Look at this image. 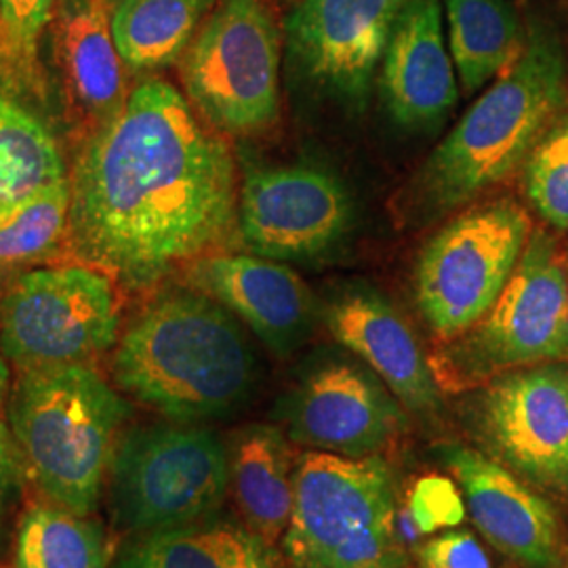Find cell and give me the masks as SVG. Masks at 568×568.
<instances>
[{"instance_id":"cell-18","label":"cell","mask_w":568,"mask_h":568,"mask_svg":"<svg viewBox=\"0 0 568 568\" xmlns=\"http://www.w3.org/2000/svg\"><path fill=\"white\" fill-rule=\"evenodd\" d=\"M331 335L368 366L410 410L429 413L440 389L429 358L403 314L365 284L339 288L325 307Z\"/></svg>"},{"instance_id":"cell-13","label":"cell","mask_w":568,"mask_h":568,"mask_svg":"<svg viewBox=\"0 0 568 568\" xmlns=\"http://www.w3.org/2000/svg\"><path fill=\"white\" fill-rule=\"evenodd\" d=\"M352 194L318 164L246 169L239 192V239L253 255L310 262L337 251L354 227Z\"/></svg>"},{"instance_id":"cell-32","label":"cell","mask_w":568,"mask_h":568,"mask_svg":"<svg viewBox=\"0 0 568 568\" xmlns=\"http://www.w3.org/2000/svg\"><path fill=\"white\" fill-rule=\"evenodd\" d=\"M11 398V368H9V361L0 349V410L9 403Z\"/></svg>"},{"instance_id":"cell-1","label":"cell","mask_w":568,"mask_h":568,"mask_svg":"<svg viewBox=\"0 0 568 568\" xmlns=\"http://www.w3.org/2000/svg\"><path fill=\"white\" fill-rule=\"evenodd\" d=\"M74 255L142 291L211 255L239 220L236 161L171 82H138L70 173Z\"/></svg>"},{"instance_id":"cell-33","label":"cell","mask_w":568,"mask_h":568,"mask_svg":"<svg viewBox=\"0 0 568 568\" xmlns=\"http://www.w3.org/2000/svg\"><path fill=\"white\" fill-rule=\"evenodd\" d=\"M13 490V487H7V485H0V525H2V509H4V501L9 497V493Z\"/></svg>"},{"instance_id":"cell-5","label":"cell","mask_w":568,"mask_h":568,"mask_svg":"<svg viewBox=\"0 0 568 568\" xmlns=\"http://www.w3.org/2000/svg\"><path fill=\"white\" fill-rule=\"evenodd\" d=\"M396 488L382 457L304 453L284 549L293 568H406Z\"/></svg>"},{"instance_id":"cell-28","label":"cell","mask_w":568,"mask_h":568,"mask_svg":"<svg viewBox=\"0 0 568 568\" xmlns=\"http://www.w3.org/2000/svg\"><path fill=\"white\" fill-rule=\"evenodd\" d=\"M60 0H0V60L28 91H39V51Z\"/></svg>"},{"instance_id":"cell-2","label":"cell","mask_w":568,"mask_h":568,"mask_svg":"<svg viewBox=\"0 0 568 568\" xmlns=\"http://www.w3.org/2000/svg\"><path fill=\"white\" fill-rule=\"evenodd\" d=\"M567 102L562 39L549 21L532 18L516 61L474 102L406 185V220L413 224L445 220L506 182Z\"/></svg>"},{"instance_id":"cell-17","label":"cell","mask_w":568,"mask_h":568,"mask_svg":"<svg viewBox=\"0 0 568 568\" xmlns=\"http://www.w3.org/2000/svg\"><path fill=\"white\" fill-rule=\"evenodd\" d=\"M443 457L462 487L474 525L495 548L523 567H556L558 516L539 493L478 450L450 445L443 448Z\"/></svg>"},{"instance_id":"cell-21","label":"cell","mask_w":568,"mask_h":568,"mask_svg":"<svg viewBox=\"0 0 568 568\" xmlns=\"http://www.w3.org/2000/svg\"><path fill=\"white\" fill-rule=\"evenodd\" d=\"M227 466L246 527L274 546L291 523L295 497V467L283 432L265 424L243 427L227 447Z\"/></svg>"},{"instance_id":"cell-8","label":"cell","mask_w":568,"mask_h":568,"mask_svg":"<svg viewBox=\"0 0 568 568\" xmlns=\"http://www.w3.org/2000/svg\"><path fill=\"white\" fill-rule=\"evenodd\" d=\"M230 488L227 447L194 424L126 432L108 474L114 525L133 535L183 527L217 514Z\"/></svg>"},{"instance_id":"cell-22","label":"cell","mask_w":568,"mask_h":568,"mask_svg":"<svg viewBox=\"0 0 568 568\" xmlns=\"http://www.w3.org/2000/svg\"><path fill=\"white\" fill-rule=\"evenodd\" d=\"M20 91L28 89L0 60V206L68 180L53 129Z\"/></svg>"},{"instance_id":"cell-27","label":"cell","mask_w":568,"mask_h":568,"mask_svg":"<svg viewBox=\"0 0 568 568\" xmlns=\"http://www.w3.org/2000/svg\"><path fill=\"white\" fill-rule=\"evenodd\" d=\"M520 169L535 213L551 227L568 230V114L549 124Z\"/></svg>"},{"instance_id":"cell-24","label":"cell","mask_w":568,"mask_h":568,"mask_svg":"<svg viewBox=\"0 0 568 568\" xmlns=\"http://www.w3.org/2000/svg\"><path fill=\"white\" fill-rule=\"evenodd\" d=\"M215 0H110V23L122 65L154 74L182 60Z\"/></svg>"},{"instance_id":"cell-31","label":"cell","mask_w":568,"mask_h":568,"mask_svg":"<svg viewBox=\"0 0 568 568\" xmlns=\"http://www.w3.org/2000/svg\"><path fill=\"white\" fill-rule=\"evenodd\" d=\"M21 466L23 462L16 438L11 429L0 422V485L16 487Z\"/></svg>"},{"instance_id":"cell-11","label":"cell","mask_w":568,"mask_h":568,"mask_svg":"<svg viewBox=\"0 0 568 568\" xmlns=\"http://www.w3.org/2000/svg\"><path fill=\"white\" fill-rule=\"evenodd\" d=\"M410 0H295L283 23L286 68L307 89L363 114L394 26Z\"/></svg>"},{"instance_id":"cell-20","label":"cell","mask_w":568,"mask_h":568,"mask_svg":"<svg viewBox=\"0 0 568 568\" xmlns=\"http://www.w3.org/2000/svg\"><path fill=\"white\" fill-rule=\"evenodd\" d=\"M112 568H286L283 558L243 523L217 514L148 535L122 549Z\"/></svg>"},{"instance_id":"cell-34","label":"cell","mask_w":568,"mask_h":568,"mask_svg":"<svg viewBox=\"0 0 568 568\" xmlns=\"http://www.w3.org/2000/svg\"><path fill=\"white\" fill-rule=\"evenodd\" d=\"M562 2H568V0H562Z\"/></svg>"},{"instance_id":"cell-15","label":"cell","mask_w":568,"mask_h":568,"mask_svg":"<svg viewBox=\"0 0 568 568\" xmlns=\"http://www.w3.org/2000/svg\"><path fill=\"white\" fill-rule=\"evenodd\" d=\"M187 276L281 358L300 349L314 331V295L291 265L253 253H211L196 260Z\"/></svg>"},{"instance_id":"cell-3","label":"cell","mask_w":568,"mask_h":568,"mask_svg":"<svg viewBox=\"0 0 568 568\" xmlns=\"http://www.w3.org/2000/svg\"><path fill=\"white\" fill-rule=\"evenodd\" d=\"M257 356L239 318L199 288H166L119 337L116 386L180 424L239 410L257 384Z\"/></svg>"},{"instance_id":"cell-19","label":"cell","mask_w":568,"mask_h":568,"mask_svg":"<svg viewBox=\"0 0 568 568\" xmlns=\"http://www.w3.org/2000/svg\"><path fill=\"white\" fill-rule=\"evenodd\" d=\"M47 30L65 102L84 124L100 129L131 93L112 37L110 0H60Z\"/></svg>"},{"instance_id":"cell-25","label":"cell","mask_w":568,"mask_h":568,"mask_svg":"<svg viewBox=\"0 0 568 568\" xmlns=\"http://www.w3.org/2000/svg\"><path fill=\"white\" fill-rule=\"evenodd\" d=\"M112 546L102 525L58 504L23 511L13 568H110Z\"/></svg>"},{"instance_id":"cell-30","label":"cell","mask_w":568,"mask_h":568,"mask_svg":"<svg viewBox=\"0 0 568 568\" xmlns=\"http://www.w3.org/2000/svg\"><path fill=\"white\" fill-rule=\"evenodd\" d=\"M426 568H493L487 551L466 532L448 530L422 549Z\"/></svg>"},{"instance_id":"cell-7","label":"cell","mask_w":568,"mask_h":568,"mask_svg":"<svg viewBox=\"0 0 568 568\" xmlns=\"http://www.w3.org/2000/svg\"><path fill=\"white\" fill-rule=\"evenodd\" d=\"M283 26L265 0H222L183 53L192 108L227 135H257L281 116Z\"/></svg>"},{"instance_id":"cell-6","label":"cell","mask_w":568,"mask_h":568,"mask_svg":"<svg viewBox=\"0 0 568 568\" xmlns=\"http://www.w3.org/2000/svg\"><path fill=\"white\" fill-rule=\"evenodd\" d=\"M568 361V272L554 236L532 230L487 314L429 356L438 386L466 392L525 366Z\"/></svg>"},{"instance_id":"cell-23","label":"cell","mask_w":568,"mask_h":568,"mask_svg":"<svg viewBox=\"0 0 568 568\" xmlns=\"http://www.w3.org/2000/svg\"><path fill=\"white\" fill-rule=\"evenodd\" d=\"M443 11L462 91L474 95L516 61L527 28L511 0H445Z\"/></svg>"},{"instance_id":"cell-10","label":"cell","mask_w":568,"mask_h":568,"mask_svg":"<svg viewBox=\"0 0 568 568\" xmlns=\"http://www.w3.org/2000/svg\"><path fill=\"white\" fill-rule=\"evenodd\" d=\"M121 337V297L93 265L34 267L0 302V349L20 371L89 365Z\"/></svg>"},{"instance_id":"cell-16","label":"cell","mask_w":568,"mask_h":568,"mask_svg":"<svg viewBox=\"0 0 568 568\" xmlns=\"http://www.w3.org/2000/svg\"><path fill=\"white\" fill-rule=\"evenodd\" d=\"M377 84L389 119L406 131H432L459 100L443 0H410L394 26Z\"/></svg>"},{"instance_id":"cell-12","label":"cell","mask_w":568,"mask_h":568,"mask_svg":"<svg viewBox=\"0 0 568 568\" xmlns=\"http://www.w3.org/2000/svg\"><path fill=\"white\" fill-rule=\"evenodd\" d=\"M471 419L495 462L568 499V361L493 377L474 394Z\"/></svg>"},{"instance_id":"cell-26","label":"cell","mask_w":568,"mask_h":568,"mask_svg":"<svg viewBox=\"0 0 568 568\" xmlns=\"http://www.w3.org/2000/svg\"><path fill=\"white\" fill-rule=\"evenodd\" d=\"M70 180L0 206V274L41 264L68 243Z\"/></svg>"},{"instance_id":"cell-4","label":"cell","mask_w":568,"mask_h":568,"mask_svg":"<svg viewBox=\"0 0 568 568\" xmlns=\"http://www.w3.org/2000/svg\"><path fill=\"white\" fill-rule=\"evenodd\" d=\"M131 405L89 365L20 371L9 424L23 467L44 495L91 516L108 485Z\"/></svg>"},{"instance_id":"cell-9","label":"cell","mask_w":568,"mask_h":568,"mask_svg":"<svg viewBox=\"0 0 568 568\" xmlns=\"http://www.w3.org/2000/svg\"><path fill=\"white\" fill-rule=\"evenodd\" d=\"M532 234L514 199L474 204L453 215L422 248L415 302L443 344L476 325L499 300Z\"/></svg>"},{"instance_id":"cell-29","label":"cell","mask_w":568,"mask_h":568,"mask_svg":"<svg viewBox=\"0 0 568 568\" xmlns=\"http://www.w3.org/2000/svg\"><path fill=\"white\" fill-rule=\"evenodd\" d=\"M408 516L422 535H434L464 523L466 501L450 478L429 474L419 478L410 490Z\"/></svg>"},{"instance_id":"cell-14","label":"cell","mask_w":568,"mask_h":568,"mask_svg":"<svg viewBox=\"0 0 568 568\" xmlns=\"http://www.w3.org/2000/svg\"><path fill=\"white\" fill-rule=\"evenodd\" d=\"M278 417L293 443L349 459L373 457L403 426L386 384L345 356L310 366L281 400Z\"/></svg>"}]
</instances>
